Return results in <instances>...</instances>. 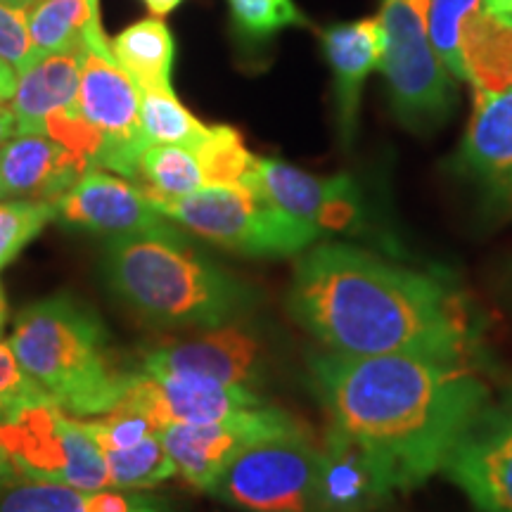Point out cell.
I'll return each instance as SVG.
<instances>
[{
	"mask_svg": "<svg viewBox=\"0 0 512 512\" xmlns=\"http://www.w3.org/2000/svg\"><path fill=\"white\" fill-rule=\"evenodd\" d=\"M482 5L484 0H427V34L441 62L458 81H465L460 29Z\"/></svg>",
	"mask_w": 512,
	"mask_h": 512,
	"instance_id": "4316f807",
	"label": "cell"
},
{
	"mask_svg": "<svg viewBox=\"0 0 512 512\" xmlns=\"http://www.w3.org/2000/svg\"><path fill=\"white\" fill-rule=\"evenodd\" d=\"M138 178L147 195L166 200L207 188L200 155L185 145H147L138 162Z\"/></svg>",
	"mask_w": 512,
	"mask_h": 512,
	"instance_id": "603a6c76",
	"label": "cell"
},
{
	"mask_svg": "<svg viewBox=\"0 0 512 512\" xmlns=\"http://www.w3.org/2000/svg\"><path fill=\"white\" fill-rule=\"evenodd\" d=\"M0 60L10 62L19 72L36 60V48L29 31V10L0 0Z\"/></svg>",
	"mask_w": 512,
	"mask_h": 512,
	"instance_id": "4dcf8cb0",
	"label": "cell"
},
{
	"mask_svg": "<svg viewBox=\"0 0 512 512\" xmlns=\"http://www.w3.org/2000/svg\"><path fill=\"white\" fill-rule=\"evenodd\" d=\"M17 136V117L12 112V107L0 102V145H5L8 140Z\"/></svg>",
	"mask_w": 512,
	"mask_h": 512,
	"instance_id": "e575fe53",
	"label": "cell"
},
{
	"mask_svg": "<svg viewBox=\"0 0 512 512\" xmlns=\"http://www.w3.org/2000/svg\"><path fill=\"white\" fill-rule=\"evenodd\" d=\"M384 55L394 117L408 131L430 133L444 126L458 102V79L446 69L427 34V8L413 0H382Z\"/></svg>",
	"mask_w": 512,
	"mask_h": 512,
	"instance_id": "52a82bcc",
	"label": "cell"
},
{
	"mask_svg": "<svg viewBox=\"0 0 512 512\" xmlns=\"http://www.w3.org/2000/svg\"><path fill=\"white\" fill-rule=\"evenodd\" d=\"M323 48L332 69L337 136L344 147L351 145L358 128L361 95L368 76L382 67L384 27L380 17L332 24L323 31Z\"/></svg>",
	"mask_w": 512,
	"mask_h": 512,
	"instance_id": "2e32d148",
	"label": "cell"
},
{
	"mask_svg": "<svg viewBox=\"0 0 512 512\" xmlns=\"http://www.w3.org/2000/svg\"><path fill=\"white\" fill-rule=\"evenodd\" d=\"M174 36L159 17H147L114 36L112 57L138 83L140 91H174Z\"/></svg>",
	"mask_w": 512,
	"mask_h": 512,
	"instance_id": "7402d4cb",
	"label": "cell"
},
{
	"mask_svg": "<svg viewBox=\"0 0 512 512\" xmlns=\"http://www.w3.org/2000/svg\"><path fill=\"white\" fill-rule=\"evenodd\" d=\"M453 174L477 192L491 216L512 221V88L475 95Z\"/></svg>",
	"mask_w": 512,
	"mask_h": 512,
	"instance_id": "5bb4252c",
	"label": "cell"
},
{
	"mask_svg": "<svg viewBox=\"0 0 512 512\" xmlns=\"http://www.w3.org/2000/svg\"><path fill=\"white\" fill-rule=\"evenodd\" d=\"M413 3H418V5H422V8H427V0H413Z\"/></svg>",
	"mask_w": 512,
	"mask_h": 512,
	"instance_id": "7bdbcfd3",
	"label": "cell"
},
{
	"mask_svg": "<svg viewBox=\"0 0 512 512\" xmlns=\"http://www.w3.org/2000/svg\"><path fill=\"white\" fill-rule=\"evenodd\" d=\"M484 8H489L491 12H496V15L512 22V0H484Z\"/></svg>",
	"mask_w": 512,
	"mask_h": 512,
	"instance_id": "74e56055",
	"label": "cell"
},
{
	"mask_svg": "<svg viewBox=\"0 0 512 512\" xmlns=\"http://www.w3.org/2000/svg\"><path fill=\"white\" fill-rule=\"evenodd\" d=\"M8 344L24 373L74 418L112 413L124 399L128 373L114 366L105 323L72 294L27 306Z\"/></svg>",
	"mask_w": 512,
	"mask_h": 512,
	"instance_id": "277c9868",
	"label": "cell"
},
{
	"mask_svg": "<svg viewBox=\"0 0 512 512\" xmlns=\"http://www.w3.org/2000/svg\"><path fill=\"white\" fill-rule=\"evenodd\" d=\"M12 401L15 399H8V396H0V425H3L5 418H8L10 408H12Z\"/></svg>",
	"mask_w": 512,
	"mask_h": 512,
	"instance_id": "ab89813d",
	"label": "cell"
},
{
	"mask_svg": "<svg viewBox=\"0 0 512 512\" xmlns=\"http://www.w3.org/2000/svg\"><path fill=\"white\" fill-rule=\"evenodd\" d=\"M320 441L306 427L247 446L209 494L242 512H328L318 482Z\"/></svg>",
	"mask_w": 512,
	"mask_h": 512,
	"instance_id": "ba28073f",
	"label": "cell"
},
{
	"mask_svg": "<svg viewBox=\"0 0 512 512\" xmlns=\"http://www.w3.org/2000/svg\"><path fill=\"white\" fill-rule=\"evenodd\" d=\"M140 126L150 145L197 147L209 128L185 110L174 91H140Z\"/></svg>",
	"mask_w": 512,
	"mask_h": 512,
	"instance_id": "d4e9b609",
	"label": "cell"
},
{
	"mask_svg": "<svg viewBox=\"0 0 512 512\" xmlns=\"http://www.w3.org/2000/svg\"><path fill=\"white\" fill-rule=\"evenodd\" d=\"M465 81L475 95H496L512 88V22L489 8L475 12L460 29Z\"/></svg>",
	"mask_w": 512,
	"mask_h": 512,
	"instance_id": "44dd1931",
	"label": "cell"
},
{
	"mask_svg": "<svg viewBox=\"0 0 512 512\" xmlns=\"http://www.w3.org/2000/svg\"><path fill=\"white\" fill-rule=\"evenodd\" d=\"M83 53L86 50L41 55L17 74V91L12 95L17 133H46V121L74 105L81 86Z\"/></svg>",
	"mask_w": 512,
	"mask_h": 512,
	"instance_id": "d6986e66",
	"label": "cell"
},
{
	"mask_svg": "<svg viewBox=\"0 0 512 512\" xmlns=\"http://www.w3.org/2000/svg\"><path fill=\"white\" fill-rule=\"evenodd\" d=\"M150 200L159 214L211 245L256 259L299 256L323 238L309 223L275 207L254 183L207 185L176 200Z\"/></svg>",
	"mask_w": 512,
	"mask_h": 512,
	"instance_id": "5b68a950",
	"label": "cell"
},
{
	"mask_svg": "<svg viewBox=\"0 0 512 512\" xmlns=\"http://www.w3.org/2000/svg\"><path fill=\"white\" fill-rule=\"evenodd\" d=\"M309 375L330 425L366 448L394 491L441 472L491 401L470 363L446 358L323 351Z\"/></svg>",
	"mask_w": 512,
	"mask_h": 512,
	"instance_id": "7a4b0ae2",
	"label": "cell"
},
{
	"mask_svg": "<svg viewBox=\"0 0 512 512\" xmlns=\"http://www.w3.org/2000/svg\"><path fill=\"white\" fill-rule=\"evenodd\" d=\"M140 370L150 375L195 377L256 392L271 373V347L264 332L247 323V318H240L152 349L145 354Z\"/></svg>",
	"mask_w": 512,
	"mask_h": 512,
	"instance_id": "30bf717a",
	"label": "cell"
},
{
	"mask_svg": "<svg viewBox=\"0 0 512 512\" xmlns=\"http://www.w3.org/2000/svg\"><path fill=\"white\" fill-rule=\"evenodd\" d=\"M5 448L17 475L53 482L79 491L110 486L105 453L81 418H74L43 389L19 396L0 425Z\"/></svg>",
	"mask_w": 512,
	"mask_h": 512,
	"instance_id": "8992f818",
	"label": "cell"
},
{
	"mask_svg": "<svg viewBox=\"0 0 512 512\" xmlns=\"http://www.w3.org/2000/svg\"><path fill=\"white\" fill-rule=\"evenodd\" d=\"M36 57L67 50H95L112 57V41L100 22V0H41L29 8Z\"/></svg>",
	"mask_w": 512,
	"mask_h": 512,
	"instance_id": "ffe728a7",
	"label": "cell"
},
{
	"mask_svg": "<svg viewBox=\"0 0 512 512\" xmlns=\"http://www.w3.org/2000/svg\"><path fill=\"white\" fill-rule=\"evenodd\" d=\"M102 273L121 302L171 328H216L247 318L256 304L245 280L192 249L171 221L110 238Z\"/></svg>",
	"mask_w": 512,
	"mask_h": 512,
	"instance_id": "3957f363",
	"label": "cell"
},
{
	"mask_svg": "<svg viewBox=\"0 0 512 512\" xmlns=\"http://www.w3.org/2000/svg\"><path fill=\"white\" fill-rule=\"evenodd\" d=\"M38 389L41 387L17 363L10 344H0V396L19 399V396L34 394Z\"/></svg>",
	"mask_w": 512,
	"mask_h": 512,
	"instance_id": "d6a6232c",
	"label": "cell"
},
{
	"mask_svg": "<svg viewBox=\"0 0 512 512\" xmlns=\"http://www.w3.org/2000/svg\"><path fill=\"white\" fill-rule=\"evenodd\" d=\"M195 150L202 159L207 185H249L252 181L256 157L233 126H211Z\"/></svg>",
	"mask_w": 512,
	"mask_h": 512,
	"instance_id": "484cf974",
	"label": "cell"
},
{
	"mask_svg": "<svg viewBox=\"0 0 512 512\" xmlns=\"http://www.w3.org/2000/svg\"><path fill=\"white\" fill-rule=\"evenodd\" d=\"M287 311L335 354L470 363L477 349L456 290L349 242H316L299 254Z\"/></svg>",
	"mask_w": 512,
	"mask_h": 512,
	"instance_id": "6da1fadb",
	"label": "cell"
},
{
	"mask_svg": "<svg viewBox=\"0 0 512 512\" xmlns=\"http://www.w3.org/2000/svg\"><path fill=\"white\" fill-rule=\"evenodd\" d=\"M143 3L147 5V10H150L152 15L164 17V15H169V12H174L178 5L183 3V0H143Z\"/></svg>",
	"mask_w": 512,
	"mask_h": 512,
	"instance_id": "d590c367",
	"label": "cell"
},
{
	"mask_svg": "<svg viewBox=\"0 0 512 512\" xmlns=\"http://www.w3.org/2000/svg\"><path fill=\"white\" fill-rule=\"evenodd\" d=\"M55 221L93 235H128L155 230L169 223L140 185L110 176L100 169L86 171L74 188L53 202Z\"/></svg>",
	"mask_w": 512,
	"mask_h": 512,
	"instance_id": "9a60e30c",
	"label": "cell"
},
{
	"mask_svg": "<svg viewBox=\"0 0 512 512\" xmlns=\"http://www.w3.org/2000/svg\"><path fill=\"white\" fill-rule=\"evenodd\" d=\"M86 512H178L162 498L138 494L128 489L86 491Z\"/></svg>",
	"mask_w": 512,
	"mask_h": 512,
	"instance_id": "1f68e13d",
	"label": "cell"
},
{
	"mask_svg": "<svg viewBox=\"0 0 512 512\" xmlns=\"http://www.w3.org/2000/svg\"><path fill=\"white\" fill-rule=\"evenodd\" d=\"M74 105L100 138L95 169H110L128 181H136L140 155L150 145L140 126L138 83L114 62V57L86 50Z\"/></svg>",
	"mask_w": 512,
	"mask_h": 512,
	"instance_id": "9c48e42d",
	"label": "cell"
},
{
	"mask_svg": "<svg viewBox=\"0 0 512 512\" xmlns=\"http://www.w3.org/2000/svg\"><path fill=\"white\" fill-rule=\"evenodd\" d=\"M0 512H86V491L53 482L0 484Z\"/></svg>",
	"mask_w": 512,
	"mask_h": 512,
	"instance_id": "f1b7e54d",
	"label": "cell"
},
{
	"mask_svg": "<svg viewBox=\"0 0 512 512\" xmlns=\"http://www.w3.org/2000/svg\"><path fill=\"white\" fill-rule=\"evenodd\" d=\"M5 323H8V302H5L3 287H0V337H3Z\"/></svg>",
	"mask_w": 512,
	"mask_h": 512,
	"instance_id": "f35d334b",
	"label": "cell"
},
{
	"mask_svg": "<svg viewBox=\"0 0 512 512\" xmlns=\"http://www.w3.org/2000/svg\"><path fill=\"white\" fill-rule=\"evenodd\" d=\"M318 482L328 512H382L396 494L366 448L332 425L320 441Z\"/></svg>",
	"mask_w": 512,
	"mask_h": 512,
	"instance_id": "e0dca14e",
	"label": "cell"
},
{
	"mask_svg": "<svg viewBox=\"0 0 512 512\" xmlns=\"http://www.w3.org/2000/svg\"><path fill=\"white\" fill-rule=\"evenodd\" d=\"M228 5L240 34L254 41H264L287 27L309 24L292 0H228Z\"/></svg>",
	"mask_w": 512,
	"mask_h": 512,
	"instance_id": "f546056e",
	"label": "cell"
},
{
	"mask_svg": "<svg viewBox=\"0 0 512 512\" xmlns=\"http://www.w3.org/2000/svg\"><path fill=\"white\" fill-rule=\"evenodd\" d=\"M275 207L309 223L320 235H363L368 209L351 176H313L278 159L256 157L252 181Z\"/></svg>",
	"mask_w": 512,
	"mask_h": 512,
	"instance_id": "7c38bea8",
	"label": "cell"
},
{
	"mask_svg": "<svg viewBox=\"0 0 512 512\" xmlns=\"http://www.w3.org/2000/svg\"><path fill=\"white\" fill-rule=\"evenodd\" d=\"M15 479H22L17 475L15 465H12V460L8 453H5V448L0 446V484H8V482H15Z\"/></svg>",
	"mask_w": 512,
	"mask_h": 512,
	"instance_id": "8d00e7d4",
	"label": "cell"
},
{
	"mask_svg": "<svg viewBox=\"0 0 512 512\" xmlns=\"http://www.w3.org/2000/svg\"><path fill=\"white\" fill-rule=\"evenodd\" d=\"M302 422L271 403L247 408L209 422H174L159 437L176 465V475L200 491H211L216 479L247 446L280 434L302 430Z\"/></svg>",
	"mask_w": 512,
	"mask_h": 512,
	"instance_id": "8fae6325",
	"label": "cell"
},
{
	"mask_svg": "<svg viewBox=\"0 0 512 512\" xmlns=\"http://www.w3.org/2000/svg\"><path fill=\"white\" fill-rule=\"evenodd\" d=\"M444 475L482 512H512V392L489 401L463 434Z\"/></svg>",
	"mask_w": 512,
	"mask_h": 512,
	"instance_id": "4fadbf2b",
	"label": "cell"
},
{
	"mask_svg": "<svg viewBox=\"0 0 512 512\" xmlns=\"http://www.w3.org/2000/svg\"><path fill=\"white\" fill-rule=\"evenodd\" d=\"M5 197V190H3V176H0V200Z\"/></svg>",
	"mask_w": 512,
	"mask_h": 512,
	"instance_id": "b9f144b4",
	"label": "cell"
},
{
	"mask_svg": "<svg viewBox=\"0 0 512 512\" xmlns=\"http://www.w3.org/2000/svg\"><path fill=\"white\" fill-rule=\"evenodd\" d=\"M55 221L53 202L10 200L0 202V271L12 264L22 249Z\"/></svg>",
	"mask_w": 512,
	"mask_h": 512,
	"instance_id": "83f0119b",
	"label": "cell"
},
{
	"mask_svg": "<svg viewBox=\"0 0 512 512\" xmlns=\"http://www.w3.org/2000/svg\"><path fill=\"white\" fill-rule=\"evenodd\" d=\"M93 166L46 133H17L0 150L5 197L55 202Z\"/></svg>",
	"mask_w": 512,
	"mask_h": 512,
	"instance_id": "ac0fdd59",
	"label": "cell"
},
{
	"mask_svg": "<svg viewBox=\"0 0 512 512\" xmlns=\"http://www.w3.org/2000/svg\"><path fill=\"white\" fill-rule=\"evenodd\" d=\"M107 463V477L112 489L140 491L176 477V465L166 453L159 432L145 437L140 444L126 448H102Z\"/></svg>",
	"mask_w": 512,
	"mask_h": 512,
	"instance_id": "cb8c5ba5",
	"label": "cell"
},
{
	"mask_svg": "<svg viewBox=\"0 0 512 512\" xmlns=\"http://www.w3.org/2000/svg\"><path fill=\"white\" fill-rule=\"evenodd\" d=\"M17 91V69L10 62L0 60V102L12 100Z\"/></svg>",
	"mask_w": 512,
	"mask_h": 512,
	"instance_id": "836d02e7",
	"label": "cell"
},
{
	"mask_svg": "<svg viewBox=\"0 0 512 512\" xmlns=\"http://www.w3.org/2000/svg\"><path fill=\"white\" fill-rule=\"evenodd\" d=\"M3 3H10V5H15V8L29 10V8H34L36 3H41V0H3Z\"/></svg>",
	"mask_w": 512,
	"mask_h": 512,
	"instance_id": "60d3db41",
	"label": "cell"
}]
</instances>
